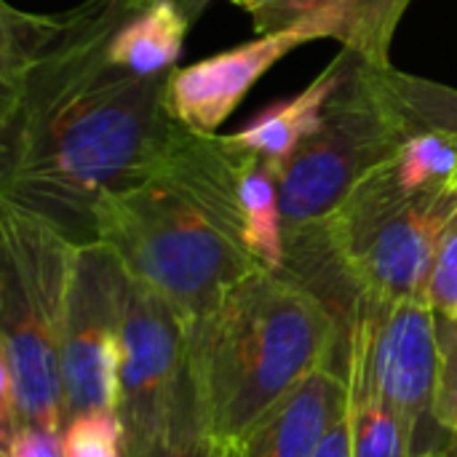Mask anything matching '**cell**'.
Here are the masks:
<instances>
[{
	"instance_id": "7a4b0ae2",
	"label": "cell",
	"mask_w": 457,
	"mask_h": 457,
	"mask_svg": "<svg viewBox=\"0 0 457 457\" xmlns=\"http://www.w3.org/2000/svg\"><path fill=\"white\" fill-rule=\"evenodd\" d=\"M96 233L126 273L166 297L187 327L262 270L246 246L236 163L222 134L182 129L145 182L102 201Z\"/></svg>"
},
{
	"instance_id": "cb8c5ba5",
	"label": "cell",
	"mask_w": 457,
	"mask_h": 457,
	"mask_svg": "<svg viewBox=\"0 0 457 457\" xmlns=\"http://www.w3.org/2000/svg\"><path fill=\"white\" fill-rule=\"evenodd\" d=\"M145 3H153V0H145ZM185 13H187V19L195 24V19L206 11V5H209V0H174Z\"/></svg>"
},
{
	"instance_id": "9a60e30c",
	"label": "cell",
	"mask_w": 457,
	"mask_h": 457,
	"mask_svg": "<svg viewBox=\"0 0 457 457\" xmlns=\"http://www.w3.org/2000/svg\"><path fill=\"white\" fill-rule=\"evenodd\" d=\"M190 24L193 21L174 0H153L115 32L110 62L137 75L171 72Z\"/></svg>"
},
{
	"instance_id": "ac0fdd59",
	"label": "cell",
	"mask_w": 457,
	"mask_h": 457,
	"mask_svg": "<svg viewBox=\"0 0 457 457\" xmlns=\"http://www.w3.org/2000/svg\"><path fill=\"white\" fill-rule=\"evenodd\" d=\"M129 457H225L222 447L206 428L198 394L193 386V372L185 380L163 431L147 447Z\"/></svg>"
},
{
	"instance_id": "ffe728a7",
	"label": "cell",
	"mask_w": 457,
	"mask_h": 457,
	"mask_svg": "<svg viewBox=\"0 0 457 457\" xmlns=\"http://www.w3.org/2000/svg\"><path fill=\"white\" fill-rule=\"evenodd\" d=\"M434 415L457 434V313H436V402Z\"/></svg>"
},
{
	"instance_id": "d6986e66",
	"label": "cell",
	"mask_w": 457,
	"mask_h": 457,
	"mask_svg": "<svg viewBox=\"0 0 457 457\" xmlns=\"http://www.w3.org/2000/svg\"><path fill=\"white\" fill-rule=\"evenodd\" d=\"M64 457H126L123 428L115 412H91L64 423Z\"/></svg>"
},
{
	"instance_id": "3957f363",
	"label": "cell",
	"mask_w": 457,
	"mask_h": 457,
	"mask_svg": "<svg viewBox=\"0 0 457 457\" xmlns=\"http://www.w3.org/2000/svg\"><path fill=\"white\" fill-rule=\"evenodd\" d=\"M190 372L209 434L230 450L316 370L332 364L340 321L305 287L257 270L187 327Z\"/></svg>"
},
{
	"instance_id": "484cf974",
	"label": "cell",
	"mask_w": 457,
	"mask_h": 457,
	"mask_svg": "<svg viewBox=\"0 0 457 457\" xmlns=\"http://www.w3.org/2000/svg\"><path fill=\"white\" fill-rule=\"evenodd\" d=\"M445 457H457V434L453 436V442H450V447H447V453Z\"/></svg>"
},
{
	"instance_id": "8fae6325",
	"label": "cell",
	"mask_w": 457,
	"mask_h": 457,
	"mask_svg": "<svg viewBox=\"0 0 457 457\" xmlns=\"http://www.w3.org/2000/svg\"><path fill=\"white\" fill-rule=\"evenodd\" d=\"M412 0H260L252 8L254 32H303L332 37L370 67H391V43Z\"/></svg>"
},
{
	"instance_id": "8992f818",
	"label": "cell",
	"mask_w": 457,
	"mask_h": 457,
	"mask_svg": "<svg viewBox=\"0 0 457 457\" xmlns=\"http://www.w3.org/2000/svg\"><path fill=\"white\" fill-rule=\"evenodd\" d=\"M410 134L404 115L375 86L370 64L353 54L324 118L278 171L284 230L295 233L327 222Z\"/></svg>"
},
{
	"instance_id": "6da1fadb",
	"label": "cell",
	"mask_w": 457,
	"mask_h": 457,
	"mask_svg": "<svg viewBox=\"0 0 457 457\" xmlns=\"http://www.w3.org/2000/svg\"><path fill=\"white\" fill-rule=\"evenodd\" d=\"M145 0H86L62 13L0 5V201L72 246L96 244L107 195L145 182L182 126L163 75L110 62Z\"/></svg>"
},
{
	"instance_id": "5bb4252c",
	"label": "cell",
	"mask_w": 457,
	"mask_h": 457,
	"mask_svg": "<svg viewBox=\"0 0 457 457\" xmlns=\"http://www.w3.org/2000/svg\"><path fill=\"white\" fill-rule=\"evenodd\" d=\"M222 142L236 163L238 198L246 222V246L262 270L281 276L287 268V230L281 214L278 169L270 161L230 145L228 137H222Z\"/></svg>"
},
{
	"instance_id": "52a82bcc",
	"label": "cell",
	"mask_w": 457,
	"mask_h": 457,
	"mask_svg": "<svg viewBox=\"0 0 457 457\" xmlns=\"http://www.w3.org/2000/svg\"><path fill=\"white\" fill-rule=\"evenodd\" d=\"M345 370L359 372L402 415L412 457H445L453 434L434 415L436 311L426 300L361 295L345 340Z\"/></svg>"
},
{
	"instance_id": "7402d4cb",
	"label": "cell",
	"mask_w": 457,
	"mask_h": 457,
	"mask_svg": "<svg viewBox=\"0 0 457 457\" xmlns=\"http://www.w3.org/2000/svg\"><path fill=\"white\" fill-rule=\"evenodd\" d=\"M0 457H64L62 431H51L43 426H21Z\"/></svg>"
},
{
	"instance_id": "d4e9b609",
	"label": "cell",
	"mask_w": 457,
	"mask_h": 457,
	"mask_svg": "<svg viewBox=\"0 0 457 457\" xmlns=\"http://www.w3.org/2000/svg\"><path fill=\"white\" fill-rule=\"evenodd\" d=\"M230 3H236V5H241V8H246V11H252L260 0H230Z\"/></svg>"
},
{
	"instance_id": "5b68a950",
	"label": "cell",
	"mask_w": 457,
	"mask_h": 457,
	"mask_svg": "<svg viewBox=\"0 0 457 457\" xmlns=\"http://www.w3.org/2000/svg\"><path fill=\"white\" fill-rule=\"evenodd\" d=\"M455 214L457 187L412 195L383 161L321 225L359 295L426 300L442 236Z\"/></svg>"
},
{
	"instance_id": "2e32d148",
	"label": "cell",
	"mask_w": 457,
	"mask_h": 457,
	"mask_svg": "<svg viewBox=\"0 0 457 457\" xmlns=\"http://www.w3.org/2000/svg\"><path fill=\"white\" fill-rule=\"evenodd\" d=\"M351 457H412L410 428L402 415L364 380L345 370Z\"/></svg>"
},
{
	"instance_id": "30bf717a",
	"label": "cell",
	"mask_w": 457,
	"mask_h": 457,
	"mask_svg": "<svg viewBox=\"0 0 457 457\" xmlns=\"http://www.w3.org/2000/svg\"><path fill=\"white\" fill-rule=\"evenodd\" d=\"M311 43L303 32L257 35L254 40L201 59L187 67H174L166 83V107L171 118L195 134L214 137L236 112L249 88L287 54Z\"/></svg>"
},
{
	"instance_id": "277c9868",
	"label": "cell",
	"mask_w": 457,
	"mask_h": 457,
	"mask_svg": "<svg viewBox=\"0 0 457 457\" xmlns=\"http://www.w3.org/2000/svg\"><path fill=\"white\" fill-rule=\"evenodd\" d=\"M0 378L21 426L64 431L62 335L75 246L0 201Z\"/></svg>"
},
{
	"instance_id": "9c48e42d",
	"label": "cell",
	"mask_w": 457,
	"mask_h": 457,
	"mask_svg": "<svg viewBox=\"0 0 457 457\" xmlns=\"http://www.w3.org/2000/svg\"><path fill=\"white\" fill-rule=\"evenodd\" d=\"M126 284L129 273L107 244L75 246L62 335L64 423L91 412H115Z\"/></svg>"
},
{
	"instance_id": "7c38bea8",
	"label": "cell",
	"mask_w": 457,
	"mask_h": 457,
	"mask_svg": "<svg viewBox=\"0 0 457 457\" xmlns=\"http://www.w3.org/2000/svg\"><path fill=\"white\" fill-rule=\"evenodd\" d=\"M348 410V383L327 364L265 412L225 457H313Z\"/></svg>"
},
{
	"instance_id": "ba28073f",
	"label": "cell",
	"mask_w": 457,
	"mask_h": 457,
	"mask_svg": "<svg viewBox=\"0 0 457 457\" xmlns=\"http://www.w3.org/2000/svg\"><path fill=\"white\" fill-rule=\"evenodd\" d=\"M190 378V332L179 311L129 276L118 329L115 415L123 428V455L147 447L166 426Z\"/></svg>"
},
{
	"instance_id": "603a6c76",
	"label": "cell",
	"mask_w": 457,
	"mask_h": 457,
	"mask_svg": "<svg viewBox=\"0 0 457 457\" xmlns=\"http://www.w3.org/2000/svg\"><path fill=\"white\" fill-rule=\"evenodd\" d=\"M313 457H351V431H348V410L345 415L329 428V434L324 436L321 447L316 450Z\"/></svg>"
},
{
	"instance_id": "4fadbf2b",
	"label": "cell",
	"mask_w": 457,
	"mask_h": 457,
	"mask_svg": "<svg viewBox=\"0 0 457 457\" xmlns=\"http://www.w3.org/2000/svg\"><path fill=\"white\" fill-rule=\"evenodd\" d=\"M351 64H353V54L343 48L305 91H300L297 96H292L287 102L268 107L246 129L228 134V142L270 161L281 171L284 163L300 147V142L324 118V110H327L329 99L335 96V91L343 86Z\"/></svg>"
},
{
	"instance_id": "44dd1931",
	"label": "cell",
	"mask_w": 457,
	"mask_h": 457,
	"mask_svg": "<svg viewBox=\"0 0 457 457\" xmlns=\"http://www.w3.org/2000/svg\"><path fill=\"white\" fill-rule=\"evenodd\" d=\"M426 300L436 313H457V214L442 236Z\"/></svg>"
},
{
	"instance_id": "e0dca14e",
	"label": "cell",
	"mask_w": 457,
	"mask_h": 457,
	"mask_svg": "<svg viewBox=\"0 0 457 457\" xmlns=\"http://www.w3.org/2000/svg\"><path fill=\"white\" fill-rule=\"evenodd\" d=\"M380 94L404 115L410 129H431L457 139V88L402 72L391 67H370Z\"/></svg>"
}]
</instances>
